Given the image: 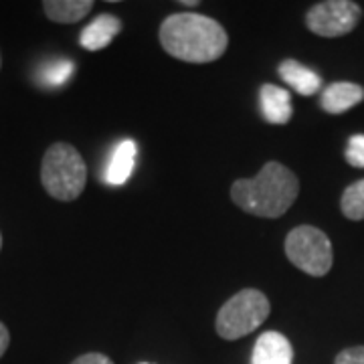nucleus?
I'll list each match as a JSON object with an SVG mask.
<instances>
[{
	"label": "nucleus",
	"mask_w": 364,
	"mask_h": 364,
	"mask_svg": "<svg viewBox=\"0 0 364 364\" xmlns=\"http://www.w3.org/2000/svg\"><path fill=\"white\" fill-rule=\"evenodd\" d=\"M164 51L186 63H210L227 51V31L215 18L198 13H176L160 26Z\"/></svg>",
	"instance_id": "obj_1"
},
{
	"label": "nucleus",
	"mask_w": 364,
	"mask_h": 364,
	"mask_svg": "<svg viewBox=\"0 0 364 364\" xmlns=\"http://www.w3.org/2000/svg\"><path fill=\"white\" fill-rule=\"evenodd\" d=\"M298 195V176L279 162H267L255 178L235 181L231 186L235 205L263 219H277L286 215Z\"/></svg>",
	"instance_id": "obj_2"
},
{
	"label": "nucleus",
	"mask_w": 364,
	"mask_h": 364,
	"mask_svg": "<svg viewBox=\"0 0 364 364\" xmlns=\"http://www.w3.org/2000/svg\"><path fill=\"white\" fill-rule=\"evenodd\" d=\"M41 182L53 198L61 203H71L85 191V160L71 144H53L47 148L41 162Z\"/></svg>",
	"instance_id": "obj_3"
},
{
	"label": "nucleus",
	"mask_w": 364,
	"mask_h": 364,
	"mask_svg": "<svg viewBox=\"0 0 364 364\" xmlns=\"http://www.w3.org/2000/svg\"><path fill=\"white\" fill-rule=\"evenodd\" d=\"M272 312L269 299L259 289H241L227 299L217 314V334L223 340H239L255 332Z\"/></svg>",
	"instance_id": "obj_4"
},
{
	"label": "nucleus",
	"mask_w": 364,
	"mask_h": 364,
	"mask_svg": "<svg viewBox=\"0 0 364 364\" xmlns=\"http://www.w3.org/2000/svg\"><path fill=\"white\" fill-rule=\"evenodd\" d=\"M286 255L298 269L322 277L332 269L334 251L328 235L312 225H299L286 237Z\"/></svg>",
	"instance_id": "obj_5"
},
{
	"label": "nucleus",
	"mask_w": 364,
	"mask_h": 364,
	"mask_svg": "<svg viewBox=\"0 0 364 364\" xmlns=\"http://www.w3.org/2000/svg\"><path fill=\"white\" fill-rule=\"evenodd\" d=\"M360 6L350 0H326L318 2L306 14V25L318 37L336 39L356 28L360 21Z\"/></svg>",
	"instance_id": "obj_6"
},
{
	"label": "nucleus",
	"mask_w": 364,
	"mask_h": 364,
	"mask_svg": "<svg viewBox=\"0 0 364 364\" xmlns=\"http://www.w3.org/2000/svg\"><path fill=\"white\" fill-rule=\"evenodd\" d=\"M294 348L282 332H263L253 348L251 364H291Z\"/></svg>",
	"instance_id": "obj_7"
},
{
	"label": "nucleus",
	"mask_w": 364,
	"mask_h": 364,
	"mask_svg": "<svg viewBox=\"0 0 364 364\" xmlns=\"http://www.w3.org/2000/svg\"><path fill=\"white\" fill-rule=\"evenodd\" d=\"M364 100V87L356 85L350 81H338V83H330L320 97V105L328 114H344L352 109L354 105H358Z\"/></svg>",
	"instance_id": "obj_8"
},
{
	"label": "nucleus",
	"mask_w": 364,
	"mask_h": 364,
	"mask_svg": "<svg viewBox=\"0 0 364 364\" xmlns=\"http://www.w3.org/2000/svg\"><path fill=\"white\" fill-rule=\"evenodd\" d=\"M122 31V21L114 14H100L91 21L90 25L81 31L79 43L87 51H102L112 41L116 39Z\"/></svg>",
	"instance_id": "obj_9"
},
{
	"label": "nucleus",
	"mask_w": 364,
	"mask_h": 364,
	"mask_svg": "<svg viewBox=\"0 0 364 364\" xmlns=\"http://www.w3.org/2000/svg\"><path fill=\"white\" fill-rule=\"evenodd\" d=\"M259 104L261 114L265 117V122H269V124L282 126V124H287L294 116L291 95H289V91L279 87V85H272V83L261 85Z\"/></svg>",
	"instance_id": "obj_10"
},
{
	"label": "nucleus",
	"mask_w": 364,
	"mask_h": 364,
	"mask_svg": "<svg viewBox=\"0 0 364 364\" xmlns=\"http://www.w3.org/2000/svg\"><path fill=\"white\" fill-rule=\"evenodd\" d=\"M136 154H138V146L134 140H122L117 144L105 168V182L112 186L128 182L136 166Z\"/></svg>",
	"instance_id": "obj_11"
},
{
	"label": "nucleus",
	"mask_w": 364,
	"mask_h": 364,
	"mask_svg": "<svg viewBox=\"0 0 364 364\" xmlns=\"http://www.w3.org/2000/svg\"><path fill=\"white\" fill-rule=\"evenodd\" d=\"M277 73L291 90L298 91L299 95H314L322 90V77L310 67L301 65L299 61H294V59L282 61Z\"/></svg>",
	"instance_id": "obj_12"
},
{
	"label": "nucleus",
	"mask_w": 364,
	"mask_h": 364,
	"mask_svg": "<svg viewBox=\"0 0 364 364\" xmlns=\"http://www.w3.org/2000/svg\"><path fill=\"white\" fill-rule=\"evenodd\" d=\"M93 9L91 0H47L43 2V11L47 18L59 25L79 23L83 16H87Z\"/></svg>",
	"instance_id": "obj_13"
},
{
	"label": "nucleus",
	"mask_w": 364,
	"mask_h": 364,
	"mask_svg": "<svg viewBox=\"0 0 364 364\" xmlns=\"http://www.w3.org/2000/svg\"><path fill=\"white\" fill-rule=\"evenodd\" d=\"M340 208L346 219L350 221H363L364 219V178L350 184L340 200Z\"/></svg>",
	"instance_id": "obj_14"
},
{
	"label": "nucleus",
	"mask_w": 364,
	"mask_h": 364,
	"mask_svg": "<svg viewBox=\"0 0 364 364\" xmlns=\"http://www.w3.org/2000/svg\"><path fill=\"white\" fill-rule=\"evenodd\" d=\"M73 69H75V65L69 59L49 61L41 69V83L47 85V87H61V85H65L67 79L71 77Z\"/></svg>",
	"instance_id": "obj_15"
},
{
	"label": "nucleus",
	"mask_w": 364,
	"mask_h": 364,
	"mask_svg": "<svg viewBox=\"0 0 364 364\" xmlns=\"http://www.w3.org/2000/svg\"><path fill=\"white\" fill-rule=\"evenodd\" d=\"M346 162L354 168H364V134H356L348 140L346 146Z\"/></svg>",
	"instance_id": "obj_16"
},
{
	"label": "nucleus",
	"mask_w": 364,
	"mask_h": 364,
	"mask_svg": "<svg viewBox=\"0 0 364 364\" xmlns=\"http://www.w3.org/2000/svg\"><path fill=\"white\" fill-rule=\"evenodd\" d=\"M334 364H364V346H352L342 350Z\"/></svg>",
	"instance_id": "obj_17"
},
{
	"label": "nucleus",
	"mask_w": 364,
	"mask_h": 364,
	"mask_svg": "<svg viewBox=\"0 0 364 364\" xmlns=\"http://www.w3.org/2000/svg\"><path fill=\"white\" fill-rule=\"evenodd\" d=\"M71 364H114L112 358H107L102 352H87V354H81L79 358H75Z\"/></svg>",
	"instance_id": "obj_18"
},
{
	"label": "nucleus",
	"mask_w": 364,
	"mask_h": 364,
	"mask_svg": "<svg viewBox=\"0 0 364 364\" xmlns=\"http://www.w3.org/2000/svg\"><path fill=\"white\" fill-rule=\"evenodd\" d=\"M9 344H11V332H9V328L0 322V358L4 356V352L9 348Z\"/></svg>",
	"instance_id": "obj_19"
},
{
	"label": "nucleus",
	"mask_w": 364,
	"mask_h": 364,
	"mask_svg": "<svg viewBox=\"0 0 364 364\" xmlns=\"http://www.w3.org/2000/svg\"><path fill=\"white\" fill-rule=\"evenodd\" d=\"M181 4H184V6H196L198 2H196V0H184V2H181Z\"/></svg>",
	"instance_id": "obj_20"
},
{
	"label": "nucleus",
	"mask_w": 364,
	"mask_h": 364,
	"mask_svg": "<svg viewBox=\"0 0 364 364\" xmlns=\"http://www.w3.org/2000/svg\"><path fill=\"white\" fill-rule=\"evenodd\" d=\"M0 247H2V237H0Z\"/></svg>",
	"instance_id": "obj_21"
},
{
	"label": "nucleus",
	"mask_w": 364,
	"mask_h": 364,
	"mask_svg": "<svg viewBox=\"0 0 364 364\" xmlns=\"http://www.w3.org/2000/svg\"><path fill=\"white\" fill-rule=\"evenodd\" d=\"M0 65H2V59H0Z\"/></svg>",
	"instance_id": "obj_22"
},
{
	"label": "nucleus",
	"mask_w": 364,
	"mask_h": 364,
	"mask_svg": "<svg viewBox=\"0 0 364 364\" xmlns=\"http://www.w3.org/2000/svg\"><path fill=\"white\" fill-rule=\"evenodd\" d=\"M144 364H146V363H144Z\"/></svg>",
	"instance_id": "obj_23"
}]
</instances>
